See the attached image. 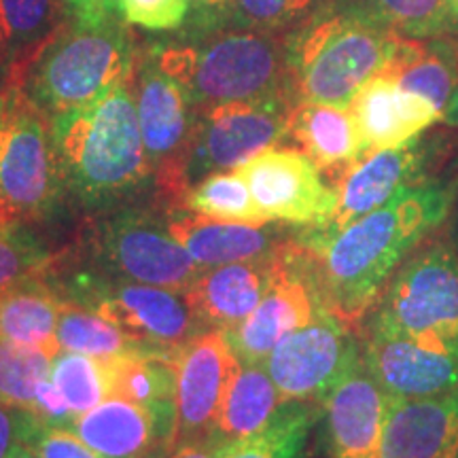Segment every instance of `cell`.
<instances>
[{
  "instance_id": "9a60e30c",
  "label": "cell",
  "mask_w": 458,
  "mask_h": 458,
  "mask_svg": "<svg viewBox=\"0 0 458 458\" xmlns=\"http://www.w3.org/2000/svg\"><path fill=\"white\" fill-rule=\"evenodd\" d=\"M267 221L303 227L325 221L337 193L300 148L272 147L236 168Z\"/></svg>"
},
{
  "instance_id": "1f68e13d",
  "label": "cell",
  "mask_w": 458,
  "mask_h": 458,
  "mask_svg": "<svg viewBox=\"0 0 458 458\" xmlns=\"http://www.w3.org/2000/svg\"><path fill=\"white\" fill-rule=\"evenodd\" d=\"M374 17L405 38H425L452 34V11L448 0H335Z\"/></svg>"
},
{
  "instance_id": "d6986e66",
  "label": "cell",
  "mask_w": 458,
  "mask_h": 458,
  "mask_svg": "<svg viewBox=\"0 0 458 458\" xmlns=\"http://www.w3.org/2000/svg\"><path fill=\"white\" fill-rule=\"evenodd\" d=\"M168 227L172 236L202 267L266 259L276 255L295 232L278 227V221H221L196 215L182 206L168 208Z\"/></svg>"
},
{
  "instance_id": "277c9868",
  "label": "cell",
  "mask_w": 458,
  "mask_h": 458,
  "mask_svg": "<svg viewBox=\"0 0 458 458\" xmlns=\"http://www.w3.org/2000/svg\"><path fill=\"white\" fill-rule=\"evenodd\" d=\"M403 43L405 37L335 0L314 11L289 37L295 105L351 108L354 96L397 60Z\"/></svg>"
},
{
  "instance_id": "4dcf8cb0",
  "label": "cell",
  "mask_w": 458,
  "mask_h": 458,
  "mask_svg": "<svg viewBox=\"0 0 458 458\" xmlns=\"http://www.w3.org/2000/svg\"><path fill=\"white\" fill-rule=\"evenodd\" d=\"M57 346L60 351L79 352L105 360V363L145 352L139 344L102 314L64 297H62L60 323H57Z\"/></svg>"
},
{
  "instance_id": "4fadbf2b",
  "label": "cell",
  "mask_w": 458,
  "mask_h": 458,
  "mask_svg": "<svg viewBox=\"0 0 458 458\" xmlns=\"http://www.w3.org/2000/svg\"><path fill=\"white\" fill-rule=\"evenodd\" d=\"M325 310L314 286L310 259L293 238L278 253L276 274L263 295L259 306L238 327L223 331L240 363H257L270 357V352Z\"/></svg>"
},
{
  "instance_id": "484cf974",
  "label": "cell",
  "mask_w": 458,
  "mask_h": 458,
  "mask_svg": "<svg viewBox=\"0 0 458 458\" xmlns=\"http://www.w3.org/2000/svg\"><path fill=\"white\" fill-rule=\"evenodd\" d=\"M111 397L142 405L159 431L176 444V363L174 357L139 352L106 363Z\"/></svg>"
},
{
  "instance_id": "ffe728a7",
  "label": "cell",
  "mask_w": 458,
  "mask_h": 458,
  "mask_svg": "<svg viewBox=\"0 0 458 458\" xmlns=\"http://www.w3.org/2000/svg\"><path fill=\"white\" fill-rule=\"evenodd\" d=\"M380 458H458V388L425 399H388Z\"/></svg>"
},
{
  "instance_id": "60d3db41",
  "label": "cell",
  "mask_w": 458,
  "mask_h": 458,
  "mask_svg": "<svg viewBox=\"0 0 458 458\" xmlns=\"http://www.w3.org/2000/svg\"><path fill=\"white\" fill-rule=\"evenodd\" d=\"M232 0H189L185 32H206L229 26Z\"/></svg>"
},
{
  "instance_id": "30bf717a",
  "label": "cell",
  "mask_w": 458,
  "mask_h": 458,
  "mask_svg": "<svg viewBox=\"0 0 458 458\" xmlns=\"http://www.w3.org/2000/svg\"><path fill=\"white\" fill-rule=\"evenodd\" d=\"M131 88L142 142L156 179V199L168 208L182 206L187 193L182 165L196 131L198 111L185 89L157 66L147 49L136 57Z\"/></svg>"
},
{
  "instance_id": "f6af8a7d",
  "label": "cell",
  "mask_w": 458,
  "mask_h": 458,
  "mask_svg": "<svg viewBox=\"0 0 458 458\" xmlns=\"http://www.w3.org/2000/svg\"><path fill=\"white\" fill-rule=\"evenodd\" d=\"M444 122L448 123V125H456L458 128V89H456V94L452 96V100H450V105H448V108H445L444 111Z\"/></svg>"
},
{
  "instance_id": "836d02e7",
  "label": "cell",
  "mask_w": 458,
  "mask_h": 458,
  "mask_svg": "<svg viewBox=\"0 0 458 458\" xmlns=\"http://www.w3.org/2000/svg\"><path fill=\"white\" fill-rule=\"evenodd\" d=\"M51 380L55 382L57 391L62 393L74 416L94 410L111 397V380L105 360L79 352H57L51 365Z\"/></svg>"
},
{
  "instance_id": "5b68a950",
  "label": "cell",
  "mask_w": 458,
  "mask_h": 458,
  "mask_svg": "<svg viewBox=\"0 0 458 458\" xmlns=\"http://www.w3.org/2000/svg\"><path fill=\"white\" fill-rule=\"evenodd\" d=\"M123 17L68 21L21 74L20 88L49 117L89 105L114 85L130 81L139 51Z\"/></svg>"
},
{
  "instance_id": "cb8c5ba5",
  "label": "cell",
  "mask_w": 458,
  "mask_h": 458,
  "mask_svg": "<svg viewBox=\"0 0 458 458\" xmlns=\"http://www.w3.org/2000/svg\"><path fill=\"white\" fill-rule=\"evenodd\" d=\"M286 140H293L303 156L329 176V185L365 156L351 108L297 102L289 113Z\"/></svg>"
},
{
  "instance_id": "44dd1931",
  "label": "cell",
  "mask_w": 458,
  "mask_h": 458,
  "mask_svg": "<svg viewBox=\"0 0 458 458\" xmlns=\"http://www.w3.org/2000/svg\"><path fill=\"white\" fill-rule=\"evenodd\" d=\"M278 253L266 259L204 267L199 272L185 297L206 331L238 327L259 306L276 274Z\"/></svg>"
},
{
  "instance_id": "d6a6232c",
  "label": "cell",
  "mask_w": 458,
  "mask_h": 458,
  "mask_svg": "<svg viewBox=\"0 0 458 458\" xmlns=\"http://www.w3.org/2000/svg\"><path fill=\"white\" fill-rule=\"evenodd\" d=\"M182 208L221 221L270 223L257 208L249 182L240 170L215 172L196 182L185 193Z\"/></svg>"
},
{
  "instance_id": "7402d4cb",
  "label": "cell",
  "mask_w": 458,
  "mask_h": 458,
  "mask_svg": "<svg viewBox=\"0 0 458 458\" xmlns=\"http://www.w3.org/2000/svg\"><path fill=\"white\" fill-rule=\"evenodd\" d=\"M351 113L365 153L405 145L444 117L422 96L401 89L388 72L377 74L354 96Z\"/></svg>"
},
{
  "instance_id": "8d00e7d4",
  "label": "cell",
  "mask_w": 458,
  "mask_h": 458,
  "mask_svg": "<svg viewBox=\"0 0 458 458\" xmlns=\"http://www.w3.org/2000/svg\"><path fill=\"white\" fill-rule=\"evenodd\" d=\"M318 0H232L229 26L284 34L314 13Z\"/></svg>"
},
{
  "instance_id": "d590c367",
  "label": "cell",
  "mask_w": 458,
  "mask_h": 458,
  "mask_svg": "<svg viewBox=\"0 0 458 458\" xmlns=\"http://www.w3.org/2000/svg\"><path fill=\"white\" fill-rule=\"evenodd\" d=\"M54 354L0 340V403L32 410L38 385L51 376Z\"/></svg>"
},
{
  "instance_id": "bcb514c9",
  "label": "cell",
  "mask_w": 458,
  "mask_h": 458,
  "mask_svg": "<svg viewBox=\"0 0 458 458\" xmlns=\"http://www.w3.org/2000/svg\"><path fill=\"white\" fill-rule=\"evenodd\" d=\"M7 458H38V456L34 454V452H32L30 448H28L26 444H21V442H20V444L15 445L13 450H11V454H9Z\"/></svg>"
},
{
  "instance_id": "8992f818",
  "label": "cell",
  "mask_w": 458,
  "mask_h": 458,
  "mask_svg": "<svg viewBox=\"0 0 458 458\" xmlns=\"http://www.w3.org/2000/svg\"><path fill=\"white\" fill-rule=\"evenodd\" d=\"M64 199L49 114L20 88L0 89V227L47 221Z\"/></svg>"
},
{
  "instance_id": "74e56055",
  "label": "cell",
  "mask_w": 458,
  "mask_h": 458,
  "mask_svg": "<svg viewBox=\"0 0 458 458\" xmlns=\"http://www.w3.org/2000/svg\"><path fill=\"white\" fill-rule=\"evenodd\" d=\"M21 444H26L38 458H105L91 450L72 428L45 425L28 411Z\"/></svg>"
},
{
  "instance_id": "6da1fadb",
  "label": "cell",
  "mask_w": 458,
  "mask_h": 458,
  "mask_svg": "<svg viewBox=\"0 0 458 458\" xmlns=\"http://www.w3.org/2000/svg\"><path fill=\"white\" fill-rule=\"evenodd\" d=\"M454 198V185L418 182L325 242L308 249L297 242L310 259L312 280L325 310L360 331L388 280L405 257L442 225Z\"/></svg>"
},
{
  "instance_id": "52a82bcc",
  "label": "cell",
  "mask_w": 458,
  "mask_h": 458,
  "mask_svg": "<svg viewBox=\"0 0 458 458\" xmlns=\"http://www.w3.org/2000/svg\"><path fill=\"white\" fill-rule=\"evenodd\" d=\"M51 280L64 300L102 314L145 352L176 357L206 331L181 291L113 278L91 267H60Z\"/></svg>"
},
{
  "instance_id": "2e32d148",
  "label": "cell",
  "mask_w": 458,
  "mask_h": 458,
  "mask_svg": "<svg viewBox=\"0 0 458 458\" xmlns=\"http://www.w3.org/2000/svg\"><path fill=\"white\" fill-rule=\"evenodd\" d=\"M363 360L388 399H425L458 388V352L433 351L371 323L360 329Z\"/></svg>"
},
{
  "instance_id": "5bb4252c",
  "label": "cell",
  "mask_w": 458,
  "mask_h": 458,
  "mask_svg": "<svg viewBox=\"0 0 458 458\" xmlns=\"http://www.w3.org/2000/svg\"><path fill=\"white\" fill-rule=\"evenodd\" d=\"M425 162L427 148L422 147L420 139L401 147L365 153L331 182L337 199L327 219L314 225L297 227L295 240L306 249L317 246L340 229L359 221L360 216L391 202L405 187L425 182L422 174Z\"/></svg>"
},
{
  "instance_id": "7bdbcfd3",
  "label": "cell",
  "mask_w": 458,
  "mask_h": 458,
  "mask_svg": "<svg viewBox=\"0 0 458 458\" xmlns=\"http://www.w3.org/2000/svg\"><path fill=\"white\" fill-rule=\"evenodd\" d=\"M28 410L9 408L0 403V458H7L11 450L21 442Z\"/></svg>"
},
{
  "instance_id": "4316f807",
  "label": "cell",
  "mask_w": 458,
  "mask_h": 458,
  "mask_svg": "<svg viewBox=\"0 0 458 458\" xmlns=\"http://www.w3.org/2000/svg\"><path fill=\"white\" fill-rule=\"evenodd\" d=\"M64 0H0V54L7 88H15L30 62L64 28Z\"/></svg>"
},
{
  "instance_id": "603a6c76",
  "label": "cell",
  "mask_w": 458,
  "mask_h": 458,
  "mask_svg": "<svg viewBox=\"0 0 458 458\" xmlns=\"http://www.w3.org/2000/svg\"><path fill=\"white\" fill-rule=\"evenodd\" d=\"M71 428L105 458H165L174 448L142 405L108 397L72 420Z\"/></svg>"
},
{
  "instance_id": "83f0119b",
  "label": "cell",
  "mask_w": 458,
  "mask_h": 458,
  "mask_svg": "<svg viewBox=\"0 0 458 458\" xmlns=\"http://www.w3.org/2000/svg\"><path fill=\"white\" fill-rule=\"evenodd\" d=\"M385 72L397 79L401 89L422 96L444 114L458 89V38L452 34L425 41L405 38Z\"/></svg>"
},
{
  "instance_id": "7a4b0ae2",
  "label": "cell",
  "mask_w": 458,
  "mask_h": 458,
  "mask_svg": "<svg viewBox=\"0 0 458 458\" xmlns=\"http://www.w3.org/2000/svg\"><path fill=\"white\" fill-rule=\"evenodd\" d=\"M49 119L66 198L83 213L106 215L156 189L131 79Z\"/></svg>"
},
{
  "instance_id": "e0dca14e",
  "label": "cell",
  "mask_w": 458,
  "mask_h": 458,
  "mask_svg": "<svg viewBox=\"0 0 458 458\" xmlns=\"http://www.w3.org/2000/svg\"><path fill=\"white\" fill-rule=\"evenodd\" d=\"M176 444L204 437L215 428L227 382L240 365L225 334L208 329L174 357ZM174 444V445H176Z\"/></svg>"
},
{
  "instance_id": "7dc6e473",
  "label": "cell",
  "mask_w": 458,
  "mask_h": 458,
  "mask_svg": "<svg viewBox=\"0 0 458 458\" xmlns=\"http://www.w3.org/2000/svg\"><path fill=\"white\" fill-rule=\"evenodd\" d=\"M7 88V62H4V55L0 54V89Z\"/></svg>"
},
{
  "instance_id": "681fc988",
  "label": "cell",
  "mask_w": 458,
  "mask_h": 458,
  "mask_svg": "<svg viewBox=\"0 0 458 458\" xmlns=\"http://www.w3.org/2000/svg\"><path fill=\"white\" fill-rule=\"evenodd\" d=\"M456 244H458V242H456Z\"/></svg>"
},
{
  "instance_id": "8fae6325",
  "label": "cell",
  "mask_w": 458,
  "mask_h": 458,
  "mask_svg": "<svg viewBox=\"0 0 458 458\" xmlns=\"http://www.w3.org/2000/svg\"><path fill=\"white\" fill-rule=\"evenodd\" d=\"M291 100L229 102L198 113L182 181L187 191L215 172L240 165L286 140Z\"/></svg>"
},
{
  "instance_id": "ab89813d",
  "label": "cell",
  "mask_w": 458,
  "mask_h": 458,
  "mask_svg": "<svg viewBox=\"0 0 458 458\" xmlns=\"http://www.w3.org/2000/svg\"><path fill=\"white\" fill-rule=\"evenodd\" d=\"M30 414L37 418V420L45 422V425L68 427V428H71L72 420L77 418L71 411V408L66 405V401H64V397H62V393L57 391L55 382L51 380V376L47 377V380H43L41 385H38L37 399H34Z\"/></svg>"
},
{
  "instance_id": "7c38bea8",
  "label": "cell",
  "mask_w": 458,
  "mask_h": 458,
  "mask_svg": "<svg viewBox=\"0 0 458 458\" xmlns=\"http://www.w3.org/2000/svg\"><path fill=\"white\" fill-rule=\"evenodd\" d=\"M360 331L327 310L286 335L263 360L280 399L323 403L342 376L360 357Z\"/></svg>"
},
{
  "instance_id": "9c48e42d",
  "label": "cell",
  "mask_w": 458,
  "mask_h": 458,
  "mask_svg": "<svg viewBox=\"0 0 458 458\" xmlns=\"http://www.w3.org/2000/svg\"><path fill=\"white\" fill-rule=\"evenodd\" d=\"M371 323L433 351L458 352V244H418L388 280Z\"/></svg>"
},
{
  "instance_id": "f546056e",
  "label": "cell",
  "mask_w": 458,
  "mask_h": 458,
  "mask_svg": "<svg viewBox=\"0 0 458 458\" xmlns=\"http://www.w3.org/2000/svg\"><path fill=\"white\" fill-rule=\"evenodd\" d=\"M323 420V403L286 401L263 431L227 444L219 458H306L312 431Z\"/></svg>"
},
{
  "instance_id": "ee69618b",
  "label": "cell",
  "mask_w": 458,
  "mask_h": 458,
  "mask_svg": "<svg viewBox=\"0 0 458 458\" xmlns=\"http://www.w3.org/2000/svg\"><path fill=\"white\" fill-rule=\"evenodd\" d=\"M225 445L227 444L221 442L215 433H210L204 437L176 444L165 458H219Z\"/></svg>"
},
{
  "instance_id": "3957f363",
  "label": "cell",
  "mask_w": 458,
  "mask_h": 458,
  "mask_svg": "<svg viewBox=\"0 0 458 458\" xmlns=\"http://www.w3.org/2000/svg\"><path fill=\"white\" fill-rule=\"evenodd\" d=\"M165 74L185 89L196 111L229 102L293 100L289 37L216 28L147 47Z\"/></svg>"
},
{
  "instance_id": "ac0fdd59",
  "label": "cell",
  "mask_w": 458,
  "mask_h": 458,
  "mask_svg": "<svg viewBox=\"0 0 458 458\" xmlns=\"http://www.w3.org/2000/svg\"><path fill=\"white\" fill-rule=\"evenodd\" d=\"M388 394L363 360V352L323 401L325 448L331 458H380Z\"/></svg>"
},
{
  "instance_id": "ba28073f",
  "label": "cell",
  "mask_w": 458,
  "mask_h": 458,
  "mask_svg": "<svg viewBox=\"0 0 458 458\" xmlns=\"http://www.w3.org/2000/svg\"><path fill=\"white\" fill-rule=\"evenodd\" d=\"M88 267L185 293L204 270L170 233L168 206L134 202L91 216Z\"/></svg>"
},
{
  "instance_id": "f1b7e54d",
  "label": "cell",
  "mask_w": 458,
  "mask_h": 458,
  "mask_svg": "<svg viewBox=\"0 0 458 458\" xmlns=\"http://www.w3.org/2000/svg\"><path fill=\"white\" fill-rule=\"evenodd\" d=\"M284 401L263 365L240 363L229 377L213 433L233 444L270 425Z\"/></svg>"
},
{
  "instance_id": "d4e9b609",
  "label": "cell",
  "mask_w": 458,
  "mask_h": 458,
  "mask_svg": "<svg viewBox=\"0 0 458 458\" xmlns=\"http://www.w3.org/2000/svg\"><path fill=\"white\" fill-rule=\"evenodd\" d=\"M62 295L51 278H34L0 293V340L15 346L60 352L57 323Z\"/></svg>"
},
{
  "instance_id": "c3c4849f",
  "label": "cell",
  "mask_w": 458,
  "mask_h": 458,
  "mask_svg": "<svg viewBox=\"0 0 458 458\" xmlns=\"http://www.w3.org/2000/svg\"><path fill=\"white\" fill-rule=\"evenodd\" d=\"M450 11H452V26H454V32L458 34V0H448Z\"/></svg>"
},
{
  "instance_id": "b9f144b4",
  "label": "cell",
  "mask_w": 458,
  "mask_h": 458,
  "mask_svg": "<svg viewBox=\"0 0 458 458\" xmlns=\"http://www.w3.org/2000/svg\"><path fill=\"white\" fill-rule=\"evenodd\" d=\"M66 13L79 24H100V21L122 17L119 0H64Z\"/></svg>"
},
{
  "instance_id": "e575fe53",
  "label": "cell",
  "mask_w": 458,
  "mask_h": 458,
  "mask_svg": "<svg viewBox=\"0 0 458 458\" xmlns=\"http://www.w3.org/2000/svg\"><path fill=\"white\" fill-rule=\"evenodd\" d=\"M64 261L26 227H0V293L34 278H54Z\"/></svg>"
},
{
  "instance_id": "f35d334b",
  "label": "cell",
  "mask_w": 458,
  "mask_h": 458,
  "mask_svg": "<svg viewBox=\"0 0 458 458\" xmlns=\"http://www.w3.org/2000/svg\"><path fill=\"white\" fill-rule=\"evenodd\" d=\"M125 24L151 32L179 30L189 17V0H119Z\"/></svg>"
}]
</instances>
